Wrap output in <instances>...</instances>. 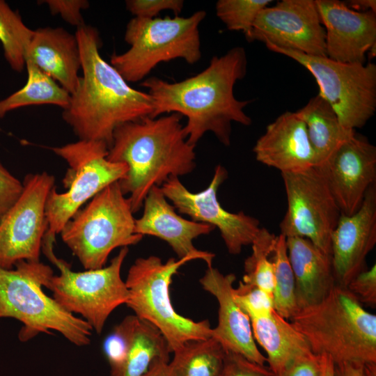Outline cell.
I'll use <instances>...</instances> for the list:
<instances>
[{
  "instance_id": "obj_33",
  "label": "cell",
  "mask_w": 376,
  "mask_h": 376,
  "mask_svg": "<svg viewBox=\"0 0 376 376\" xmlns=\"http://www.w3.org/2000/svg\"><path fill=\"white\" fill-rule=\"evenodd\" d=\"M235 301L250 319L269 315L274 310L273 295L262 289L239 282L233 290Z\"/></svg>"
},
{
  "instance_id": "obj_19",
  "label": "cell",
  "mask_w": 376,
  "mask_h": 376,
  "mask_svg": "<svg viewBox=\"0 0 376 376\" xmlns=\"http://www.w3.org/2000/svg\"><path fill=\"white\" fill-rule=\"evenodd\" d=\"M141 217L135 219V232L158 237L168 243L178 258L195 256L212 266L215 255L201 251L194 245L198 237L210 233L214 228L206 224L189 220L179 215L169 202L161 187H153L143 204Z\"/></svg>"
},
{
  "instance_id": "obj_26",
  "label": "cell",
  "mask_w": 376,
  "mask_h": 376,
  "mask_svg": "<svg viewBox=\"0 0 376 376\" xmlns=\"http://www.w3.org/2000/svg\"><path fill=\"white\" fill-rule=\"evenodd\" d=\"M295 113L306 125L317 166L355 132L342 125L332 107L319 93Z\"/></svg>"
},
{
  "instance_id": "obj_18",
  "label": "cell",
  "mask_w": 376,
  "mask_h": 376,
  "mask_svg": "<svg viewBox=\"0 0 376 376\" xmlns=\"http://www.w3.org/2000/svg\"><path fill=\"white\" fill-rule=\"evenodd\" d=\"M376 244V183L370 187L360 208L341 214L331 237V258L336 285L346 288L363 271Z\"/></svg>"
},
{
  "instance_id": "obj_12",
  "label": "cell",
  "mask_w": 376,
  "mask_h": 376,
  "mask_svg": "<svg viewBox=\"0 0 376 376\" xmlns=\"http://www.w3.org/2000/svg\"><path fill=\"white\" fill-rule=\"evenodd\" d=\"M281 177L288 206L280 234L306 238L331 256V234L342 214L323 177L315 166Z\"/></svg>"
},
{
  "instance_id": "obj_13",
  "label": "cell",
  "mask_w": 376,
  "mask_h": 376,
  "mask_svg": "<svg viewBox=\"0 0 376 376\" xmlns=\"http://www.w3.org/2000/svg\"><path fill=\"white\" fill-rule=\"evenodd\" d=\"M54 183V176L45 171L24 177L20 196L0 219V267L12 269L21 260L40 261L48 227L46 202Z\"/></svg>"
},
{
  "instance_id": "obj_21",
  "label": "cell",
  "mask_w": 376,
  "mask_h": 376,
  "mask_svg": "<svg viewBox=\"0 0 376 376\" xmlns=\"http://www.w3.org/2000/svg\"><path fill=\"white\" fill-rule=\"evenodd\" d=\"M253 151L258 162L281 173L302 171L318 164L306 125L295 112L285 111L267 125Z\"/></svg>"
},
{
  "instance_id": "obj_8",
  "label": "cell",
  "mask_w": 376,
  "mask_h": 376,
  "mask_svg": "<svg viewBox=\"0 0 376 376\" xmlns=\"http://www.w3.org/2000/svg\"><path fill=\"white\" fill-rule=\"evenodd\" d=\"M195 256L169 258L166 263L156 256L139 258L128 270L125 282L129 291L126 305L141 320L157 328L171 352L185 343L212 337L207 320L196 322L177 313L171 304L169 287L173 276Z\"/></svg>"
},
{
  "instance_id": "obj_24",
  "label": "cell",
  "mask_w": 376,
  "mask_h": 376,
  "mask_svg": "<svg viewBox=\"0 0 376 376\" xmlns=\"http://www.w3.org/2000/svg\"><path fill=\"white\" fill-rule=\"evenodd\" d=\"M286 244L299 311L321 302L336 283L330 255L304 237H287Z\"/></svg>"
},
{
  "instance_id": "obj_4",
  "label": "cell",
  "mask_w": 376,
  "mask_h": 376,
  "mask_svg": "<svg viewBox=\"0 0 376 376\" xmlns=\"http://www.w3.org/2000/svg\"><path fill=\"white\" fill-rule=\"evenodd\" d=\"M312 352L335 364L376 362V315L346 288L336 285L320 303L299 311L290 320Z\"/></svg>"
},
{
  "instance_id": "obj_44",
  "label": "cell",
  "mask_w": 376,
  "mask_h": 376,
  "mask_svg": "<svg viewBox=\"0 0 376 376\" xmlns=\"http://www.w3.org/2000/svg\"><path fill=\"white\" fill-rule=\"evenodd\" d=\"M363 376H376V362L363 364Z\"/></svg>"
},
{
  "instance_id": "obj_6",
  "label": "cell",
  "mask_w": 376,
  "mask_h": 376,
  "mask_svg": "<svg viewBox=\"0 0 376 376\" xmlns=\"http://www.w3.org/2000/svg\"><path fill=\"white\" fill-rule=\"evenodd\" d=\"M205 16L204 10H198L186 17H134L124 35L130 48L113 54L111 65L127 83H135L162 62L182 58L191 65L197 63L201 58L199 26Z\"/></svg>"
},
{
  "instance_id": "obj_30",
  "label": "cell",
  "mask_w": 376,
  "mask_h": 376,
  "mask_svg": "<svg viewBox=\"0 0 376 376\" xmlns=\"http://www.w3.org/2000/svg\"><path fill=\"white\" fill-rule=\"evenodd\" d=\"M271 260L274 265L273 291L275 311L285 320H291L298 309L295 297V281L288 256L286 238L279 234L276 237Z\"/></svg>"
},
{
  "instance_id": "obj_42",
  "label": "cell",
  "mask_w": 376,
  "mask_h": 376,
  "mask_svg": "<svg viewBox=\"0 0 376 376\" xmlns=\"http://www.w3.org/2000/svg\"><path fill=\"white\" fill-rule=\"evenodd\" d=\"M352 10L358 12L373 11L376 13L375 0H350L345 2Z\"/></svg>"
},
{
  "instance_id": "obj_17",
  "label": "cell",
  "mask_w": 376,
  "mask_h": 376,
  "mask_svg": "<svg viewBox=\"0 0 376 376\" xmlns=\"http://www.w3.org/2000/svg\"><path fill=\"white\" fill-rule=\"evenodd\" d=\"M325 30L327 56L346 63L364 64L375 54L376 13L358 12L338 0H315Z\"/></svg>"
},
{
  "instance_id": "obj_25",
  "label": "cell",
  "mask_w": 376,
  "mask_h": 376,
  "mask_svg": "<svg viewBox=\"0 0 376 376\" xmlns=\"http://www.w3.org/2000/svg\"><path fill=\"white\" fill-rule=\"evenodd\" d=\"M250 320L254 339L266 352L275 376L297 359L313 353L306 338L275 311Z\"/></svg>"
},
{
  "instance_id": "obj_36",
  "label": "cell",
  "mask_w": 376,
  "mask_h": 376,
  "mask_svg": "<svg viewBox=\"0 0 376 376\" xmlns=\"http://www.w3.org/2000/svg\"><path fill=\"white\" fill-rule=\"evenodd\" d=\"M346 288L361 302L372 308L376 306V265L354 276Z\"/></svg>"
},
{
  "instance_id": "obj_20",
  "label": "cell",
  "mask_w": 376,
  "mask_h": 376,
  "mask_svg": "<svg viewBox=\"0 0 376 376\" xmlns=\"http://www.w3.org/2000/svg\"><path fill=\"white\" fill-rule=\"evenodd\" d=\"M235 279L234 274H224L210 266L199 280L203 288L214 296L219 303L218 323L212 329V337L225 350L265 365L267 358L256 346L251 320L235 301L233 290Z\"/></svg>"
},
{
  "instance_id": "obj_32",
  "label": "cell",
  "mask_w": 376,
  "mask_h": 376,
  "mask_svg": "<svg viewBox=\"0 0 376 376\" xmlns=\"http://www.w3.org/2000/svg\"><path fill=\"white\" fill-rule=\"evenodd\" d=\"M272 0H219L216 15L230 31H242L247 40L258 13Z\"/></svg>"
},
{
  "instance_id": "obj_1",
  "label": "cell",
  "mask_w": 376,
  "mask_h": 376,
  "mask_svg": "<svg viewBox=\"0 0 376 376\" xmlns=\"http://www.w3.org/2000/svg\"><path fill=\"white\" fill-rule=\"evenodd\" d=\"M247 71V57L242 47H235L220 56H214L201 72L170 83L152 77L141 85L153 102L151 118L176 113L187 118L184 126L188 141L196 146L208 132L224 146L230 144L233 122L249 126L251 118L244 112L250 101L237 100L236 82Z\"/></svg>"
},
{
  "instance_id": "obj_29",
  "label": "cell",
  "mask_w": 376,
  "mask_h": 376,
  "mask_svg": "<svg viewBox=\"0 0 376 376\" xmlns=\"http://www.w3.org/2000/svg\"><path fill=\"white\" fill-rule=\"evenodd\" d=\"M33 33L17 11L0 0V42L4 58L13 70L21 72L24 69L26 54Z\"/></svg>"
},
{
  "instance_id": "obj_37",
  "label": "cell",
  "mask_w": 376,
  "mask_h": 376,
  "mask_svg": "<svg viewBox=\"0 0 376 376\" xmlns=\"http://www.w3.org/2000/svg\"><path fill=\"white\" fill-rule=\"evenodd\" d=\"M38 2L46 4L52 15H59L63 20L77 28L84 24L81 11L88 8L87 0H45Z\"/></svg>"
},
{
  "instance_id": "obj_43",
  "label": "cell",
  "mask_w": 376,
  "mask_h": 376,
  "mask_svg": "<svg viewBox=\"0 0 376 376\" xmlns=\"http://www.w3.org/2000/svg\"><path fill=\"white\" fill-rule=\"evenodd\" d=\"M321 372L320 376H336L335 363L327 355L321 354Z\"/></svg>"
},
{
  "instance_id": "obj_35",
  "label": "cell",
  "mask_w": 376,
  "mask_h": 376,
  "mask_svg": "<svg viewBox=\"0 0 376 376\" xmlns=\"http://www.w3.org/2000/svg\"><path fill=\"white\" fill-rule=\"evenodd\" d=\"M127 10L134 17L153 19L163 10H171L178 15L183 9L182 0H127L125 1Z\"/></svg>"
},
{
  "instance_id": "obj_5",
  "label": "cell",
  "mask_w": 376,
  "mask_h": 376,
  "mask_svg": "<svg viewBox=\"0 0 376 376\" xmlns=\"http://www.w3.org/2000/svg\"><path fill=\"white\" fill-rule=\"evenodd\" d=\"M53 276L52 269L40 261L21 260L12 269L0 267V318L22 322L21 341L54 331L73 345H88L91 327L44 292L42 288H47Z\"/></svg>"
},
{
  "instance_id": "obj_9",
  "label": "cell",
  "mask_w": 376,
  "mask_h": 376,
  "mask_svg": "<svg viewBox=\"0 0 376 376\" xmlns=\"http://www.w3.org/2000/svg\"><path fill=\"white\" fill-rule=\"evenodd\" d=\"M51 149L69 166L63 180L67 191L58 193L54 186L46 202L48 227L42 241L54 243L56 235L81 207L106 187L123 179L127 166L107 159L109 147L103 141L79 139Z\"/></svg>"
},
{
  "instance_id": "obj_22",
  "label": "cell",
  "mask_w": 376,
  "mask_h": 376,
  "mask_svg": "<svg viewBox=\"0 0 376 376\" xmlns=\"http://www.w3.org/2000/svg\"><path fill=\"white\" fill-rule=\"evenodd\" d=\"M171 351L159 330L137 316H126L113 329L108 361L109 376H142L157 357Z\"/></svg>"
},
{
  "instance_id": "obj_2",
  "label": "cell",
  "mask_w": 376,
  "mask_h": 376,
  "mask_svg": "<svg viewBox=\"0 0 376 376\" xmlns=\"http://www.w3.org/2000/svg\"><path fill=\"white\" fill-rule=\"evenodd\" d=\"M75 36L82 75L62 117L79 139L103 141L109 148L118 127L152 117L153 102L147 92L131 87L101 56L96 28L84 24L77 29Z\"/></svg>"
},
{
  "instance_id": "obj_38",
  "label": "cell",
  "mask_w": 376,
  "mask_h": 376,
  "mask_svg": "<svg viewBox=\"0 0 376 376\" xmlns=\"http://www.w3.org/2000/svg\"><path fill=\"white\" fill-rule=\"evenodd\" d=\"M22 189V181L13 175L0 160V219L17 201Z\"/></svg>"
},
{
  "instance_id": "obj_16",
  "label": "cell",
  "mask_w": 376,
  "mask_h": 376,
  "mask_svg": "<svg viewBox=\"0 0 376 376\" xmlns=\"http://www.w3.org/2000/svg\"><path fill=\"white\" fill-rule=\"evenodd\" d=\"M315 167L341 214L352 215L360 208L370 187L376 183V147L355 132Z\"/></svg>"
},
{
  "instance_id": "obj_7",
  "label": "cell",
  "mask_w": 376,
  "mask_h": 376,
  "mask_svg": "<svg viewBox=\"0 0 376 376\" xmlns=\"http://www.w3.org/2000/svg\"><path fill=\"white\" fill-rule=\"evenodd\" d=\"M133 214L128 198L115 182L73 215L61 230V239L85 269L102 268L113 250L143 238L135 232Z\"/></svg>"
},
{
  "instance_id": "obj_15",
  "label": "cell",
  "mask_w": 376,
  "mask_h": 376,
  "mask_svg": "<svg viewBox=\"0 0 376 376\" xmlns=\"http://www.w3.org/2000/svg\"><path fill=\"white\" fill-rule=\"evenodd\" d=\"M325 36L315 0H282L258 13L247 40L327 56Z\"/></svg>"
},
{
  "instance_id": "obj_14",
  "label": "cell",
  "mask_w": 376,
  "mask_h": 376,
  "mask_svg": "<svg viewBox=\"0 0 376 376\" xmlns=\"http://www.w3.org/2000/svg\"><path fill=\"white\" fill-rule=\"evenodd\" d=\"M227 178V170L219 164L209 185L201 191H189L178 177L169 178L161 189L179 213L218 228L228 253L237 255L243 246L252 244L260 229V221L242 211L233 213L221 206L217 191Z\"/></svg>"
},
{
  "instance_id": "obj_10",
  "label": "cell",
  "mask_w": 376,
  "mask_h": 376,
  "mask_svg": "<svg viewBox=\"0 0 376 376\" xmlns=\"http://www.w3.org/2000/svg\"><path fill=\"white\" fill-rule=\"evenodd\" d=\"M54 245H42L45 256L60 271L51 278L47 288L65 311L79 315L100 334L107 320L119 306L126 304L129 291L121 277V268L129 249L123 247L107 266L74 272L68 263L56 256Z\"/></svg>"
},
{
  "instance_id": "obj_23",
  "label": "cell",
  "mask_w": 376,
  "mask_h": 376,
  "mask_svg": "<svg viewBox=\"0 0 376 376\" xmlns=\"http://www.w3.org/2000/svg\"><path fill=\"white\" fill-rule=\"evenodd\" d=\"M29 61L55 80L70 94L75 90L81 56L75 34L61 27L34 30L26 54Z\"/></svg>"
},
{
  "instance_id": "obj_41",
  "label": "cell",
  "mask_w": 376,
  "mask_h": 376,
  "mask_svg": "<svg viewBox=\"0 0 376 376\" xmlns=\"http://www.w3.org/2000/svg\"><path fill=\"white\" fill-rule=\"evenodd\" d=\"M363 364L359 362H343L335 364L336 376H363Z\"/></svg>"
},
{
  "instance_id": "obj_3",
  "label": "cell",
  "mask_w": 376,
  "mask_h": 376,
  "mask_svg": "<svg viewBox=\"0 0 376 376\" xmlns=\"http://www.w3.org/2000/svg\"><path fill=\"white\" fill-rule=\"evenodd\" d=\"M181 118L176 113L146 117L114 130L107 159L127 166L118 184L128 195L133 213L142 208L153 187H161L169 178L187 175L195 169V146L188 141Z\"/></svg>"
},
{
  "instance_id": "obj_39",
  "label": "cell",
  "mask_w": 376,
  "mask_h": 376,
  "mask_svg": "<svg viewBox=\"0 0 376 376\" xmlns=\"http://www.w3.org/2000/svg\"><path fill=\"white\" fill-rule=\"evenodd\" d=\"M321 356L311 353L292 362L278 376H320Z\"/></svg>"
},
{
  "instance_id": "obj_34",
  "label": "cell",
  "mask_w": 376,
  "mask_h": 376,
  "mask_svg": "<svg viewBox=\"0 0 376 376\" xmlns=\"http://www.w3.org/2000/svg\"><path fill=\"white\" fill-rule=\"evenodd\" d=\"M219 376H275L274 373L262 365L244 356L226 350L223 367Z\"/></svg>"
},
{
  "instance_id": "obj_11",
  "label": "cell",
  "mask_w": 376,
  "mask_h": 376,
  "mask_svg": "<svg viewBox=\"0 0 376 376\" xmlns=\"http://www.w3.org/2000/svg\"><path fill=\"white\" fill-rule=\"evenodd\" d=\"M272 52L297 61L314 77L319 94L332 107L342 125L363 127L376 110V65L346 63L306 55L265 43Z\"/></svg>"
},
{
  "instance_id": "obj_28",
  "label": "cell",
  "mask_w": 376,
  "mask_h": 376,
  "mask_svg": "<svg viewBox=\"0 0 376 376\" xmlns=\"http://www.w3.org/2000/svg\"><path fill=\"white\" fill-rule=\"evenodd\" d=\"M173 353L169 366L174 376H219L226 350L210 337L188 341Z\"/></svg>"
},
{
  "instance_id": "obj_40",
  "label": "cell",
  "mask_w": 376,
  "mask_h": 376,
  "mask_svg": "<svg viewBox=\"0 0 376 376\" xmlns=\"http://www.w3.org/2000/svg\"><path fill=\"white\" fill-rule=\"evenodd\" d=\"M142 376H174L169 366V357L155 358Z\"/></svg>"
},
{
  "instance_id": "obj_31",
  "label": "cell",
  "mask_w": 376,
  "mask_h": 376,
  "mask_svg": "<svg viewBox=\"0 0 376 376\" xmlns=\"http://www.w3.org/2000/svg\"><path fill=\"white\" fill-rule=\"evenodd\" d=\"M276 235L265 228H260L252 244V252L244 263L242 282L273 294L274 265L271 260Z\"/></svg>"
},
{
  "instance_id": "obj_27",
  "label": "cell",
  "mask_w": 376,
  "mask_h": 376,
  "mask_svg": "<svg viewBox=\"0 0 376 376\" xmlns=\"http://www.w3.org/2000/svg\"><path fill=\"white\" fill-rule=\"evenodd\" d=\"M27 80L19 90L0 100V118L8 113L32 105L51 104L65 109L70 94L55 80L29 61L26 62Z\"/></svg>"
}]
</instances>
